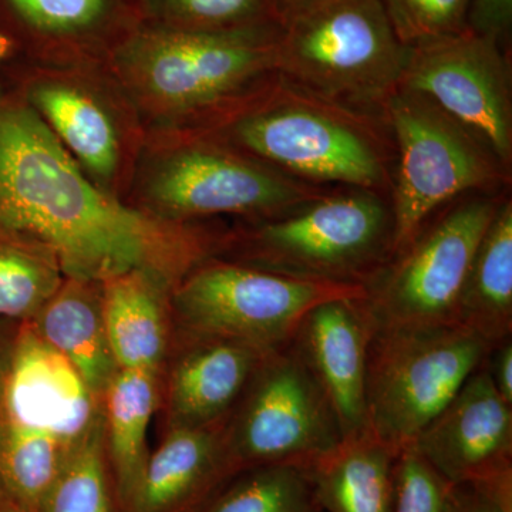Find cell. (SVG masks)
<instances>
[{
	"label": "cell",
	"instance_id": "6da1fadb",
	"mask_svg": "<svg viewBox=\"0 0 512 512\" xmlns=\"http://www.w3.org/2000/svg\"><path fill=\"white\" fill-rule=\"evenodd\" d=\"M224 229L157 220L107 194L22 100L0 93V231L43 242L67 278L141 269L175 288L217 256Z\"/></svg>",
	"mask_w": 512,
	"mask_h": 512
},
{
	"label": "cell",
	"instance_id": "7a4b0ae2",
	"mask_svg": "<svg viewBox=\"0 0 512 512\" xmlns=\"http://www.w3.org/2000/svg\"><path fill=\"white\" fill-rule=\"evenodd\" d=\"M198 133L311 184L392 190L394 144L379 114L308 92L278 72Z\"/></svg>",
	"mask_w": 512,
	"mask_h": 512
},
{
	"label": "cell",
	"instance_id": "3957f363",
	"mask_svg": "<svg viewBox=\"0 0 512 512\" xmlns=\"http://www.w3.org/2000/svg\"><path fill=\"white\" fill-rule=\"evenodd\" d=\"M281 26L184 30L143 23L109 69L146 133L198 131L276 73Z\"/></svg>",
	"mask_w": 512,
	"mask_h": 512
},
{
	"label": "cell",
	"instance_id": "277c9868",
	"mask_svg": "<svg viewBox=\"0 0 512 512\" xmlns=\"http://www.w3.org/2000/svg\"><path fill=\"white\" fill-rule=\"evenodd\" d=\"M326 192L220 138L174 131L146 134L126 202L150 217L177 224L222 215L258 221L298 210Z\"/></svg>",
	"mask_w": 512,
	"mask_h": 512
},
{
	"label": "cell",
	"instance_id": "5b68a950",
	"mask_svg": "<svg viewBox=\"0 0 512 512\" xmlns=\"http://www.w3.org/2000/svg\"><path fill=\"white\" fill-rule=\"evenodd\" d=\"M394 256L387 195L349 188L222 234L217 258L306 281L367 288Z\"/></svg>",
	"mask_w": 512,
	"mask_h": 512
},
{
	"label": "cell",
	"instance_id": "8992f818",
	"mask_svg": "<svg viewBox=\"0 0 512 512\" xmlns=\"http://www.w3.org/2000/svg\"><path fill=\"white\" fill-rule=\"evenodd\" d=\"M407 55L382 0H323L282 23L276 72L308 92L382 116Z\"/></svg>",
	"mask_w": 512,
	"mask_h": 512
},
{
	"label": "cell",
	"instance_id": "52a82bcc",
	"mask_svg": "<svg viewBox=\"0 0 512 512\" xmlns=\"http://www.w3.org/2000/svg\"><path fill=\"white\" fill-rule=\"evenodd\" d=\"M9 90L107 194L126 202L146 128L107 64L56 66L13 56Z\"/></svg>",
	"mask_w": 512,
	"mask_h": 512
},
{
	"label": "cell",
	"instance_id": "ba28073f",
	"mask_svg": "<svg viewBox=\"0 0 512 512\" xmlns=\"http://www.w3.org/2000/svg\"><path fill=\"white\" fill-rule=\"evenodd\" d=\"M394 144V255L437 210L468 194L510 190L511 173L463 124L423 94L399 87L382 109Z\"/></svg>",
	"mask_w": 512,
	"mask_h": 512
},
{
	"label": "cell",
	"instance_id": "9c48e42d",
	"mask_svg": "<svg viewBox=\"0 0 512 512\" xmlns=\"http://www.w3.org/2000/svg\"><path fill=\"white\" fill-rule=\"evenodd\" d=\"M493 348L458 323L376 326L367 359V430L400 453Z\"/></svg>",
	"mask_w": 512,
	"mask_h": 512
},
{
	"label": "cell",
	"instance_id": "30bf717a",
	"mask_svg": "<svg viewBox=\"0 0 512 512\" xmlns=\"http://www.w3.org/2000/svg\"><path fill=\"white\" fill-rule=\"evenodd\" d=\"M366 296L362 285L306 281L214 256L171 293L174 333L234 339L272 352L291 345L319 303Z\"/></svg>",
	"mask_w": 512,
	"mask_h": 512
},
{
	"label": "cell",
	"instance_id": "8fae6325",
	"mask_svg": "<svg viewBox=\"0 0 512 512\" xmlns=\"http://www.w3.org/2000/svg\"><path fill=\"white\" fill-rule=\"evenodd\" d=\"M342 440L332 407L292 343L266 353L224 424L235 476L278 464L308 468Z\"/></svg>",
	"mask_w": 512,
	"mask_h": 512
},
{
	"label": "cell",
	"instance_id": "7c38bea8",
	"mask_svg": "<svg viewBox=\"0 0 512 512\" xmlns=\"http://www.w3.org/2000/svg\"><path fill=\"white\" fill-rule=\"evenodd\" d=\"M508 192L464 195L393 256L366 288L376 326L457 323L471 262Z\"/></svg>",
	"mask_w": 512,
	"mask_h": 512
},
{
	"label": "cell",
	"instance_id": "4fadbf2b",
	"mask_svg": "<svg viewBox=\"0 0 512 512\" xmlns=\"http://www.w3.org/2000/svg\"><path fill=\"white\" fill-rule=\"evenodd\" d=\"M400 87L429 97L512 170L511 64L503 46L467 29L409 47Z\"/></svg>",
	"mask_w": 512,
	"mask_h": 512
},
{
	"label": "cell",
	"instance_id": "5bb4252c",
	"mask_svg": "<svg viewBox=\"0 0 512 512\" xmlns=\"http://www.w3.org/2000/svg\"><path fill=\"white\" fill-rule=\"evenodd\" d=\"M144 23L140 0H0V33L42 64H109Z\"/></svg>",
	"mask_w": 512,
	"mask_h": 512
},
{
	"label": "cell",
	"instance_id": "9a60e30c",
	"mask_svg": "<svg viewBox=\"0 0 512 512\" xmlns=\"http://www.w3.org/2000/svg\"><path fill=\"white\" fill-rule=\"evenodd\" d=\"M478 367L412 446L451 485L512 471V406Z\"/></svg>",
	"mask_w": 512,
	"mask_h": 512
},
{
	"label": "cell",
	"instance_id": "2e32d148",
	"mask_svg": "<svg viewBox=\"0 0 512 512\" xmlns=\"http://www.w3.org/2000/svg\"><path fill=\"white\" fill-rule=\"evenodd\" d=\"M101 417V400L66 357L20 323L0 427L77 448Z\"/></svg>",
	"mask_w": 512,
	"mask_h": 512
},
{
	"label": "cell",
	"instance_id": "e0dca14e",
	"mask_svg": "<svg viewBox=\"0 0 512 512\" xmlns=\"http://www.w3.org/2000/svg\"><path fill=\"white\" fill-rule=\"evenodd\" d=\"M363 301L319 303L292 340L293 349L332 407L343 439L367 430V359L376 323Z\"/></svg>",
	"mask_w": 512,
	"mask_h": 512
},
{
	"label": "cell",
	"instance_id": "ac0fdd59",
	"mask_svg": "<svg viewBox=\"0 0 512 512\" xmlns=\"http://www.w3.org/2000/svg\"><path fill=\"white\" fill-rule=\"evenodd\" d=\"M266 353L234 339L174 333L164 365L165 431L227 420Z\"/></svg>",
	"mask_w": 512,
	"mask_h": 512
},
{
	"label": "cell",
	"instance_id": "d6986e66",
	"mask_svg": "<svg viewBox=\"0 0 512 512\" xmlns=\"http://www.w3.org/2000/svg\"><path fill=\"white\" fill-rule=\"evenodd\" d=\"M224 424L165 431L126 512H200L234 480Z\"/></svg>",
	"mask_w": 512,
	"mask_h": 512
},
{
	"label": "cell",
	"instance_id": "ffe728a7",
	"mask_svg": "<svg viewBox=\"0 0 512 512\" xmlns=\"http://www.w3.org/2000/svg\"><path fill=\"white\" fill-rule=\"evenodd\" d=\"M101 282L107 335L117 365L163 375L174 339V286L141 269Z\"/></svg>",
	"mask_w": 512,
	"mask_h": 512
},
{
	"label": "cell",
	"instance_id": "44dd1931",
	"mask_svg": "<svg viewBox=\"0 0 512 512\" xmlns=\"http://www.w3.org/2000/svg\"><path fill=\"white\" fill-rule=\"evenodd\" d=\"M26 323L69 360L101 400L120 370L107 335L103 282L66 276L52 298Z\"/></svg>",
	"mask_w": 512,
	"mask_h": 512
},
{
	"label": "cell",
	"instance_id": "7402d4cb",
	"mask_svg": "<svg viewBox=\"0 0 512 512\" xmlns=\"http://www.w3.org/2000/svg\"><path fill=\"white\" fill-rule=\"evenodd\" d=\"M396 451L369 430L306 468L322 512H392Z\"/></svg>",
	"mask_w": 512,
	"mask_h": 512
},
{
	"label": "cell",
	"instance_id": "603a6c76",
	"mask_svg": "<svg viewBox=\"0 0 512 512\" xmlns=\"http://www.w3.org/2000/svg\"><path fill=\"white\" fill-rule=\"evenodd\" d=\"M160 380L158 373L120 369L101 397L104 444L123 512L150 458L147 436L160 404Z\"/></svg>",
	"mask_w": 512,
	"mask_h": 512
},
{
	"label": "cell",
	"instance_id": "cb8c5ba5",
	"mask_svg": "<svg viewBox=\"0 0 512 512\" xmlns=\"http://www.w3.org/2000/svg\"><path fill=\"white\" fill-rule=\"evenodd\" d=\"M458 325L498 345L512 333V200L507 194L471 262L457 306Z\"/></svg>",
	"mask_w": 512,
	"mask_h": 512
},
{
	"label": "cell",
	"instance_id": "d4e9b609",
	"mask_svg": "<svg viewBox=\"0 0 512 512\" xmlns=\"http://www.w3.org/2000/svg\"><path fill=\"white\" fill-rule=\"evenodd\" d=\"M64 278L59 258L43 242L0 231V319L29 322Z\"/></svg>",
	"mask_w": 512,
	"mask_h": 512
},
{
	"label": "cell",
	"instance_id": "484cf974",
	"mask_svg": "<svg viewBox=\"0 0 512 512\" xmlns=\"http://www.w3.org/2000/svg\"><path fill=\"white\" fill-rule=\"evenodd\" d=\"M40 512H123L104 444L103 413L67 461Z\"/></svg>",
	"mask_w": 512,
	"mask_h": 512
},
{
	"label": "cell",
	"instance_id": "4316f807",
	"mask_svg": "<svg viewBox=\"0 0 512 512\" xmlns=\"http://www.w3.org/2000/svg\"><path fill=\"white\" fill-rule=\"evenodd\" d=\"M200 512H322L306 468H252L229 481Z\"/></svg>",
	"mask_w": 512,
	"mask_h": 512
},
{
	"label": "cell",
	"instance_id": "83f0119b",
	"mask_svg": "<svg viewBox=\"0 0 512 512\" xmlns=\"http://www.w3.org/2000/svg\"><path fill=\"white\" fill-rule=\"evenodd\" d=\"M144 23L184 30H238L279 25L275 0H140Z\"/></svg>",
	"mask_w": 512,
	"mask_h": 512
},
{
	"label": "cell",
	"instance_id": "f1b7e54d",
	"mask_svg": "<svg viewBox=\"0 0 512 512\" xmlns=\"http://www.w3.org/2000/svg\"><path fill=\"white\" fill-rule=\"evenodd\" d=\"M394 32L413 47L467 30L471 0H382Z\"/></svg>",
	"mask_w": 512,
	"mask_h": 512
},
{
	"label": "cell",
	"instance_id": "f546056e",
	"mask_svg": "<svg viewBox=\"0 0 512 512\" xmlns=\"http://www.w3.org/2000/svg\"><path fill=\"white\" fill-rule=\"evenodd\" d=\"M392 512H453V485L410 446L394 464Z\"/></svg>",
	"mask_w": 512,
	"mask_h": 512
},
{
	"label": "cell",
	"instance_id": "4dcf8cb0",
	"mask_svg": "<svg viewBox=\"0 0 512 512\" xmlns=\"http://www.w3.org/2000/svg\"><path fill=\"white\" fill-rule=\"evenodd\" d=\"M453 512H512V471L476 483L453 485Z\"/></svg>",
	"mask_w": 512,
	"mask_h": 512
},
{
	"label": "cell",
	"instance_id": "1f68e13d",
	"mask_svg": "<svg viewBox=\"0 0 512 512\" xmlns=\"http://www.w3.org/2000/svg\"><path fill=\"white\" fill-rule=\"evenodd\" d=\"M512 26V0H471L467 28L507 49Z\"/></svg>",
	"mask_w": 512,
	"mask_h": 512
},
{
	"label": "cell",
	"instance_id": "d6a6232c",
	"mask_svg": "<svg viewBox=\"0 0 512 512\" xmlns=\"http://www.w3.org/2000/svg\"><path fill=\"white\" fill-rule=\"evenodd\" d=\"M487 366L495 389L503 397L505 403L512 406V343L511 338L495 345L487 357Z\"/></svg>",
	"mask_w": 512,
	"mask_h": 512
},
{
	"label": "cell",
	"instance_id": "836d02e7",
	"mask_svg": "<svg viewBox=\"0 0 512 512\" xmlns=\"http://www.w3.org/2000/svg\"><path fill=\"white\" fill-rule=\"evenodd\" d=\"M20 323L0 319V419L5 406L6 389L15 355Z\"/></svg>",
	"mask_w": 512,
	"mask_h": 512
},
{
	"label": "cell",
	"instance_id": "e575fe53",
	"mask_svg": "<svg viewBox=\"0 0 512 512\" xmlns=\"http://www.w3.org/2000/svg\"><path fill=\"white\" fill-rule=\"evenodd\" d=\"M320 2H323V0H275L279 25H282L286 19L296 15V13L311 8L313 5H318Z\"/></svg>",
	"mask_w": 512,
	"mask_h": 512
},
{
	"label": "cell",
	"instance_id": "d590c367",
	"mask_svg": "<svg viewBox=\"0 0 512 512\" xmlns=\"http://www.w3.org/2000/svg\"><path fill=\"white\" fill-rule=\"evenodd\" d=\"M13 56H15V49L10 45L9 40L0 33V70Z\"/></svg>",
	"mask_w": 512,
	"mask_h": 512
},
{
	"label": "cell",
	"instance_id": "8d00e7d4",
	"mask_svg": "<svg viewBox=\"0 0 512 512\" xmlns=\"http://www.w3.org/2000/svg\"><path fill=\"white\" fill-rule=\"evenodd\" d=\"M0 512H29L20 505L13 503L6 495L0 494Z\"/></svg>",
	"mask_w": 512,
	"mask_h": 512
}]
</instances>
